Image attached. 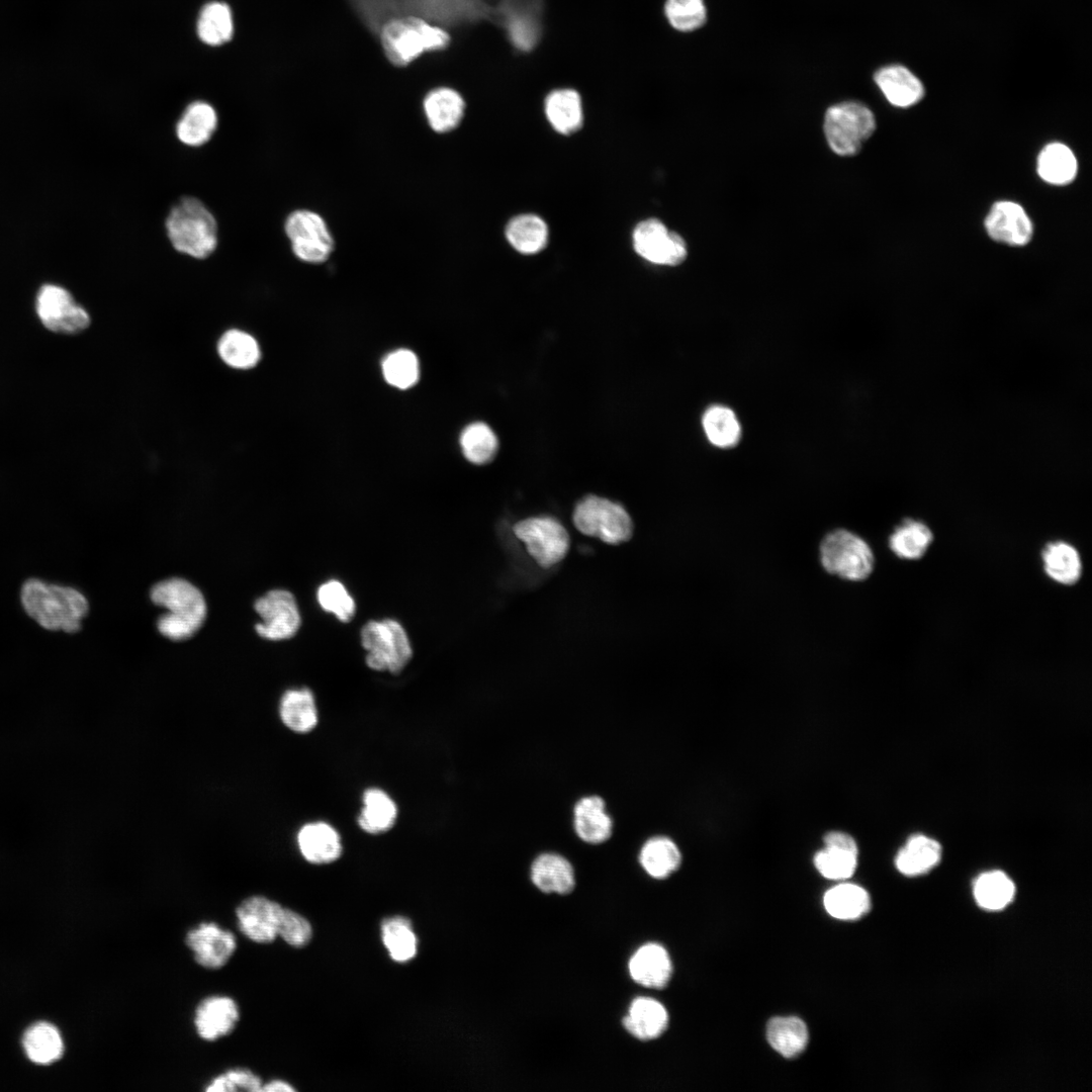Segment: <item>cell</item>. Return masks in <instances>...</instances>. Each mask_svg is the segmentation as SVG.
Wrapping results in <instances>:
<instances>
[{
	"label": "cell",
	"instance_id": "d6a6232c",
	"mask_svg": "<svg viewBox=\"0 0 1092 1092\" xmlns=\"http://www.w3.org/2000/svg\"><path fill=\"white\" fill-rule=\"evenodd\" d=\"M363 807L358 816L359 827L370 834L388 831L397 818V807L390 796L381 789H367L362 798Z\"/></svg>",
	"mask_w": 1092,
	"mask_h": 1092
},
{
	"label": "cell",
	"instance_id": "ee69618b",
	"mask_svg": "<svg viewBox=\"0 0 1092 1092\" xmlns=\"http://www.w3.org/2000/svg\"><path fill=\"white\" fill-rule=\"evenodd\" d=\"M382 940L395 962L404 963L416 956L417 937L411 922L404 917L396 916L383 922Z\"/></svg>",
	"mask_w": 1092,
	"mask_h": 1092
},
{
	"label": "cell",
	"instance_id": "b9f144b4",
	"mask_svg": "<svg viewBox=\"0 0 1092 1092\" xmlns=\"http://www.w3.org/2000/svg\"><path fill=\"white\" fill-rule=\"evenodd\" d=\"M858 849L824 845L813 861L819 874L832 881H846L857 868Z\"/></svg>",
	"mask_w": 1092,
	"mask_h": 1092
},
{
	"label": "cell",
	"instance_id": "836d02e7",
	"mask_svg": "<svg viewBox=\"0 0 1092 1092\" xmlns=\"http://www.w3.org/2000/svg\"><path fill=\"white\" fill-rule=\"evenodd\" d=\"M1077 171V159L1064 144L1051 143L1037 157V173L1049 184L1067 185L1075 179Z\"/></svg>",
	"mask_w": 1092,
	"mask_h": 1092
},
{
	"label": "cell",
	"instance_id": "ba28073f",
	"mask_svg": "<svg viewBox=\"0 0 1092 1092\" xmlns=\"http://www.w3.org/2000/svg\"><path fill=\"white\" fill-rule=\"evenodd\" d=\"M572 522L581 534L611 545L628 541L633 533L627 511L620 504L597 495H587L576 504Z\"/></svg>",
	"mask_w": 1092,
	"mask_h": 1092
},
{
	"label": "cell",
	"instance_id": "bcb514c9",
	"mask_svg": "<svg viewBox=\"0 0 1092 1092\" xmlns=\"http://www.w3.org/2000/svg\"><path fill=\"white\" fill-rule=\"evenodd\" d=\"M316 599L323 610L342 622H349L355 615V601L339 580L330 579L322 583L317 588Z\"/></svg>",
	"mask_w": 1092,
	"mask_h": 1092
},
{
	"label": "cell",
	"instance_id": "2e32d148",
	"mask_svg": "<svg viewBox=\"0 0 1092 1092\" xmlns=\"http://www.w3.org/2000/svg\"><path fill=\"white\" fill-rule=\"evenodd\" d=\"M241 1018L238 1002L228 995H209L195 1007L193 1025L204 1041L213 1042L230 1035Z\"/></svg>",
	"mask_w": 1092,
	"mask_h": 1092
},
{
	"label": "cell",
	"instance_id": "7a4b0ae2",
	"mask_svg": "<svg viewBox=\"0 0 1092 1092\" xmlns=\"http://www.w3.org/2000/svg\"><path fill=\"white\" fill-rule=\"evenodd\" d=\"M165 230L173 249L193 259H205L217 248L216 218L194 196H184L172 206L165 220Z\"/></svg>",
	"mask_w": 1092,
	"mask_h": 1092
},
{
	"label": "cell",
	"instance_id": "4dcf8cb0",
	"mask_svg": "<svg viewBox=\"0 0 1092 1092\" xmlns=\"http://www.w3.org/2000/svg\"><path fill=\"white\" fill-rule=\"evenodd\" d=\"M283 724L296 733H307L317 724L318 715L312 692L307 688L286 691L279 705Z\"/></svg>",
	"mask_w": 1092,
	"mask_h": 1092
},
{
	"label": "cell",
	"instance_id": "60d3db41",
	"mask_svg": "<svg viewBox=\"0 0 1092 1092\" xmlns=\"http://www.w3.org/2000/svg\"><path fill=\"white\" fill-rule=\"evenodd\" d=\"M233 29L232 12L226 4L211 2L201 9L197 32L205 43L218 46L230 40Z\"/></svg>",
	"mask_w": 1092,
	"mask_h": 1092
},
{
	"label": "cell",
	"instance_id": "83f0119b",
	"mask_svg": "<svg viewBox=\"0 0 1092 1092\" xmlns=\"http://www.w3.org/2000/svg\"><path fill=\"white\" fill-rule=\"evenodd\" d=\"M823 905L833 918L856 920L870 911L871 898L862 887L842 881L824 894Z\"/></svg>",
	"mask_w": 1092,
	"mask_h": 1092
},
{
	"label": "cell",
	"instance_id": "9c48e42d",
	"mask_svg": "<svg viewBox=\"0 0 1092 1092\" xmlns=\"http://www.w3.org/2000/svg\"><path fill=\"white\" fill-rule=\"evenodd\" d=\"M529 555L542 567L559 563L567 554L570 539L564 526L549 516L519 521L513 528Z\"/></svg>",
	"mask_w": 1092,
	"mask_h": 1092
},
{
	"label": "cell",
	"instance_id": "d4e9b609",
	"mask_svg": "<svg viewBox=\"0 0 1092 1092\" xmlns=\"http://www.w3.org/2000/svg\"><path fill=\"white\" fill-rule=\"evenodd\" d=\"M218 116L207 102L190 103L175 125L179 142L188 147H201L208 143L217 129Z\"/></svg>",
	"mask_w": 1092,
	"mask_h": 1092
},
{
	"label": "cell",
	"instance_id": "ab89813d",
	"mask_svg": "<svg viewBox=\"0 0 1092 1092\" xmlns=\"http://www.w3.org/2000/svg\"><path fill=\"white\" fill-rule=\"evenodd\" d=\"M702 424L708 440L717 447H732L740 438L739 422L729 407L723 405L709 407L703 416Z\"/></svg>",
	"mask_w": 1092,
	"mask_h": 1092
},
{
	"label": "cell",
	"instance_id": "52a82bcc",
	"mask_svg": "<svg viewBox=\"0 0 1092 1092\" xmlns=\"http://www.w3.org/2000/svg\"><path fill=\"white\" fill-rule=\"evenodd\" d=\"M875 128L874 113L859 102L838 103L829 107L825 113V138L830 149L839 156L857 154Z\"/></svg>",
	"mask_w": 1092,
	"mask_h": 1092
},
{
	"label": "cell",
	"instance_id": "3957f363",
	"mask_svg": "<svg viewBox=\"0 0 1092 1092\" xmlns=\"http://www.w3.org/2000/svg\"><path fill=\"white\" fill-rule=\"evenodd\" d=\"M151 600L167 612L157 621L159 632L172 640L191 637L206 616V603L201 592L183 578L173 577L156 583Z\"/></svg>",
	"mask_w": 1092,
	"mask_h": 1092
},
{
	"label": "cell",
	"instance_id": "30bf717a",
	"mask_svg": "<svg viewBox=\"0 0 1092 1092\" xmlns=\"http://www.w3.org/2000/svg\"><path fill=\"white\" fill-rule=\"evenodd\" d=\"M35 311L43 327L57 334H79L91 323L89 312L75 300L72 293L55 283L39 287Z\"/></svg>",
	"mask_w": 1092,
	"mask_h": 1092
},
{
	"label": "cell",
	"instance_id": "cb8c5ba5",
	"mask_svg": "<svg viewBox=\"0 0 1092 1092\" xmlns=\"http://www.w3.org/2000/svg\"><path fill=\"white\" fill-rule=\"evenodd\" d=\"M623 1024L634 1037L640 1040H651L660 1036L667 1028L668 1014L657 1000L638 997L632 1001Z\"/></svg>",
	"mask_w": 1092,
	"mask_h": 1092
},
{
	"label": "cell",
	"instance_id": "74e56055",
	"mask_svg": "<svg viewBox=\"0 0 1092 1092\" xmlns=\"http://www.w3.org/2000/svg\"><path fill=\"white\" fill-rule=\"evenodd\" d=\"M23 1048L29 1060L39 1065L56 1062L64 1053L59 1030L48 1022H37L25 1031Z\"/></svg>",
	"mask_w": 1092,
	"mask_h": 1092
},
{
	"label": "cell",
	"instance_id": "ac0fdd59",
	"mask_svg": "<svg viewBox=\"0 0 1092 1092\" xmlns=\"http://www.w3.org/2000/svg\"><path fill=\"white\" fill-rule=\"evenodd\" d=\"M631 978L646 988H664L672 974V964L666 949L657 943L639 947L629 962Z\"/></svg>",
	"mask_w": 1092,
	"mask_h": 1092
},
{
	"label": "cell",
	"instance_id": "7402d4cb",
	"mask_svg": "<svg viewBox=\"0 0 1092 1092\" xmlns=\"http://www.w3.org/2000/svg\"><path fill=\"white\" fill-rule=\"evenodd\" d=\"M532 883L543 893L567 895L574 890L572 864L558 853L546 852L537 856L530 871Z\"/></svg>",
	"mask_w": 1092,
	"mask_h": 1092
},
{
	"label": "cell",
	"instance_id": "484cf974",
	"mask_svg": "<svg viewBox=\"0 0 1092 1092\" xmlns=\"http://www.w3.org/2000/svg\"><path fill=\"white\" fill-rule=\"evenodd\" d=\"M941 853L938 841L923 834H914L898 851L895 866L905 876H920L939 862Z\"/></svg>",
	"mask_w": 1092,
	"mask_h": 1092
},
{
	"label": "cell",
	"instance_id": "ffe728a7",
	"mask_svg": "<svg viewBox=\"0 0 1092 1092\" xmlns=\"http://www.w3.org/2000/svg\"><path fill=\"white\" fill-rule=\"evenodd\" d=\"M573 826L576 835L586 843L607 841L613 834V820L604 799L593 795L578 800L573 809Z\"/></svg>",
	"mask_w": 1092,
	"mask_h": 1092
},
{
	"label": "cell",
	"instance_id": "44dd1931",
	"mask_svg": "<svg viewBox=\"0 0 1092 1092\" xmlns=\"http://www.w3.org/2000/svg\"><path fill=\"white\" fill-rule=\"evenodd\" d=\"M875 82L886 99L894 106L907 108L924 96L921 81L906 67L890 65L875 74Z\"/></svg>",
	"mask_w": 1092,
	"mask_h": 1092
},
{
	"label": "cell",
	"instance_id": "e0dca14e",
	"mask_svg": "<svg viewBox=\"0 0 1092 1092\" xmlns=\"http://www.w3.org/2000/svg\"><path fill=\"white\" fill-rule=\"evenodd\" d=\"M985 229L991 239L1009 246H1024L1033 235L1032 222L1024 208L1013 201H997L985 218Z\"/></svg>",
	"mask_w": 1092,
	"mask_h": 1092
},
{
	"label": "cell",
	"instance_id": "c3c4849f",
	"mask_svg": "<svg viewBox=\"0 0 1092 1092\" xmlns=\"http://www.w3.org/2000/svg\"><path fill=\"white\" fill-rule=\"evenodd\" d=\"M263 1081L248 1068H232L213 1077L206 1085V1092H261Z\"/></svg>",
	"mask_w": 1092,
	"mask_h": 1092
},
{
	"label": "cell",
	"instance_id": "603a6c76",
	"mask_svg": "<svg viewBox=\"0 0 1092 1092\" xmlns=\"http://www.w3.org/2000/svg\"><path fill=\"white\" fill-rule=\"evenodd\" d=\"M423 107L432 129L444 133L460 124L464 115L465 101L455 89L438 87L427 93Z\"/></svg>",
	"mask_w": 1092,
	"mask_h": 1092
},
{
	"label": "cell",
	"instance_id": "d590c367",
	"mask_svg": "<svg viewBox=\"0 0 1092 1092\" xmlns=\"http://www.w3.org/2000/svg\"><path fill=\"white\" fill-rule=\"evenodd\" d=\"M506 237L517 252L533 255L546 247L549 231L541 217L535 214H521L509 221Z\"/></svg>",
	"mask_w": 1092,
	"mask_h": 1092
},
{
	"label": "cell",
	"instance_id": "8992f818",
	"mask_svg": "<svg viewBox=\"0 0 1092 1092\" xmlns=\"http://www.w3.org/2000/svg\"><path fill=\"white\" fill-rule=\"evenodd\" d=\"M366 664L373 670L400 672L413 656L406 631L393 619L371 620L361 629Z\"/></svg>",
	"mask_w": 1092,
	"mask_h": 1092
},
{
	"label": "cell",
	"instance_id": "4316f807",
	"mask_svg": "<svg viewBox=\"0 0 1092 1092\" xmlns=\"http://www.w3.org/2000/svg\"><path fill=\"white\" fill-rule=\"evenodd\" d=\"M545 113L557 132L564 135L576 132L583 122L580 95L573 89L552 91L545 100Z\"/></svg>",
	"mask_w": 1092,
	"mask_h": 1092
},
{
	"label": "cell",
	"instance_id": "f6af8a7d",
	"mask_svg": "<svg viewBox=\"0 0 1092 1092\" xmlns=\"http://www.w3.org/2000/svg\"><path fill=\"white\" fill-rule=\"evenodd\" d=\"M383 377L399 389L414 386L420 377V364L414 352L399 349L389 353L382 362Z\"/></svg>",
	"mask_w": 1092,
	"mask_h": 1092
},
{
	"label": "cell",
	"instance_id": "7dc6e473",
	"mask_svg": "<svg viewBox=\"0 0 1092 1092\" xmlns=\"http://www.w3.org/2000/svg\"><path fill=\"white\" fill-rule=\"evenodd\" d=\"M664 12L671 26L680 31L694 30L706 19L703 0H666Z\"/></svg>",
	"mask_w": 1092,
	"mask_h": 1092
},
{
	"label": "cell",
	"instance_id": "7bdbcfd3",
	"mask_svg": "<svg viewBox=\"0 0 1092 1092\" xmlns=\"http://www.w3.org/2000/svg\"><path fill=\"white\" fill-rule=\"evenodd\" d=\"M460 447L469 462L481 465L493 459L497 450V439L490 427L476 422L462 431Z\"/></svg>",
	"mask_w": 1092,
	"mask_h": 1092
},
{
	"label": "cell",
	"instance_id": "6da1fadb",
	"mask_svg": "<svg viewBox=\"0 0 1092 1092\" xmlns=\"http://www.w3.org/2000/svg\"><path fill=\"white\" fill-rule=\"evenodd\" d=\"M19 601L27 617L51 632H78L89 611L88 600L78 588L36 577L22 582Z\"/></svg>",
	"mask_w": 1092,
	"mask_h": 1092
},
{
	"label": "cell",
	"instance_id": "5b68a950",
	"mask_svg": "<svg viewBox=\"0 0 1092 1092\" xmlns=\"http://www.w3.org/2000/svg\"><path fill=\"white\" fill-rule=\"evenodd\" d=\"M819 558L826 572L850 581L868 578L875 564L870 545L846 529H835L823 537Z\"/></svg>",
	"mask_w": 1092,
	"mask_h": 1092
},
{
	"label": "cell",
	"instance_id": "e575fe53",
	"mask_svg": "<svg viewBox=\"0 0 1092 1092\" xmlns=\"http://www.w3.org/2000/svg\"><path fill=\"white\" fill-rule=\"evenodd\" d=\"M1045 573L1055 581L1071 585L1082 574V561L1077 549L1064 541L1051 542L1042 550Z\"/></svg>",
	"mask_w": 1092,
	"mask_h": 1092
},
{
	"label": "cell",
	"instance_id": "f1b7e54d",
	"mask_svg": "<svg viewBox=\"0 0 1092 1092\" xmlns=\"http://www.w3.org/2000/svg\"><path fill=\"white\" fill-rule=\"evenodd\" d=\"M216 349L221 361L237 370L253 369L262 357L257 339L240 329L225 331L220 336Z\"/></svg>",
	"mask_w": 1092,
	"mask_h": 1092
},
{
	"label": "cell",
	"instance_id": "8fae6325",
	"mask_svg": "<svg viewBox=\"0 0 1092 1092\" xmlns=\"http://www.w3.org/2000/svg\"><path fill=\"white\" fill-rule=\"evenodd\" d=\"M284 232L294 256L302 262H325L334 249V241L324 218L307 209L292 211L285 219Z\"/></svg>",
	"mask_w": 1092,
	"mask_h": 1092
},
{
	"label": "cell",
	"instance_id": "f546056e",
	"mask_svg": "<svg viewBox=\"0 0 1092 1092\" xmlns=\"http://www.w3.org/2000/svg\"><path fill=\"white\" fill-rule=\"evenodd\" d=\"M639 862L650 877L664 880L679 869L681 853L671 838L662 835L653 836L642 845Z\"/></svg>",
	"mask_w": 1092,
	"mask_h": 1092
},
{
	"label": "cell",
	"instance_id": "7c38bea8",
	"mask_svg": "<svg viewBox=\"0 0 1092 1092\" xmlns=\"http://www.w3.org/2000/svg\"><path fill=\"white\" fill-rule=\"evenodd\" d=\"M635 252L646 261L656 265L676 266L688 255V246L682 237L669 231L657 218H648L639 222L632 236Z\"/></svg>",
	"mask_w": 1092,
	"mask_h": 1092
},
{
	"label": "cell",
	"instance_id": "277c9868",
	"mask_svg": "<svg viewBox=\"0 0 1092 1092\" xmlns=\"http://www.w3.org/2000/svg\"><path fill=\"white\" fill-rule=\"evenodd\" d=\"M380 40L389 62L403 67L424 53L445 50L451 36L422 18L406 16L388 20L381 28Z\"/></svg>",
	"mask_w": 1092,
	"mask_h": 1092
},
{
	"label": "cell",
	"instance_id": "f907efd6",
	"mask_svg": "<svg viewBox=\"0 0 1092 1092\" xmlns=\"http://www.w3.org/2000/svg\"><path fill=\"white\" fill-rule=\"evenodd\" d=\"M295 1089L287 1082L273 1079L263 1083L261 1092H293Z\"/></svg>",
	"mask_w": 1092,
	"mask_h": 1092
},
{
	"label": "cell",
	"instance_id": "8d00e7d4",
	"mask_svg": "<svg viewBox=\"0 0 1092 1092\" xmlns=\"http://www.w3.org/2000/svg\"><path fill=\"white\" fill-rule=\"evenodd\" d=\"M932 540L933 534L927 525L906 519L892 532L889 547L899 558L915 560L925 554Z\"/></svg>",
	"mask_w": 1092,
	"mask_h": 1092
},
{
	"label": "cell",
	"instance_id": "9a60e30c",
	"mask_svg": "<svg viewBox=\"0 0 1092 1092\" xmlns=\"http://www.w3.org/2000/svg\"><path fill=\"white\" fill-rule=\"evenodd\" d=\"M284 908L277 902L261 895L244 899L236 908L237 926L249 940L268 944L278 937Z\"/></svg>",
	"mask_w": 1092,
	"mask_h": 1092
},
{
	"label": "cell",
	"instance_id": "681fc988",
	"mask_svg": "<svg viewBox=\"0 0 1092 1092\" xmlns=\"http://www.w3.org/2000/svg\"><path fill=\"white\" fill-rule=\"evenodd\" d=\"M311 935L312 928L307 919L295 911L284 908L278 936L290 946L302 947L309 942Z\"/></svg>",
	"mask_w": 1092,
	"mask_h": 1092
},
{
	"label": "cell",
	"instance_id": "4fadbf2b",
	"mask_svg": "<svg viewBox=\"0 0 1092 1092\" xmlns=\"http://www.w3.org/2000/svg\"><path fill=\"white\" fill-rule=\"evenodd\" d=\"M262 621L256 624L257 633L269 640H284L298 631L301 618L294 596L286 589H272L254 605Z\"/></svg>",
	"mask_w": 1092,
	"mask_h": 1092
},
{
	"label": "cell",
	"instance_id": "5bb4252c",
	"mask_svg": "<svg viewBox=\"0 0 1092 1092\" xmlns=\"http://www.w3.org/2000/svg\"><path fill=\"white\" fill-rule=\"evenodd\" d=\"M185 944L201 968L216 971L223 968L236 952L235 933L214 921H202L190 928Z\"/></svg>",
	"mask_w": 1092,
	"mask_h": 1092
},
{
	"label": "cell",
	"instance_id": "d6986e66",
	"mask_svg": "<svg viewBox=\"0 0 1092 1092\" xmlns=\"http://www.w3.org/2000/svg\"><path fill=\"white\" fill-rule=\"evenodd\" d=\"M297 845L304 859L314 864L337 860L343 849L339 832L323 821L303 825L297 833Z\"/></svg>",
	"mask_w": 1092,
	"mask_h": 1092
},
{
	"label": "cell",
	"instance_id": "f35d334b",
	"mask_svg": "<svg viewBox=\"0 0 1092 1092\" xmlns=\"http://www.w3.org/2000/svg\"><path fill=\"white\" fill-rule=\"evenodd\" d=\"M1014 894V883L1001 871L983 873L974 883L975 900L986 910L997 911L1005 908L1013 900Z\"/></svg>",
	"mask_w": 1092,
	"mask_h": 1092
},
{
	"label": "cell",
	"instance_id": "1f68e13d",
	"mask_svg": "<svg viewBox=\"0 0 1092 1092\" xmlns=\"http://www.w3.org/2000/svg\"><path fill=\"white\" fill-rule=\"evenodd\" d=\"M766 1039L778 1054L792 1059L805 1051L809 1032L802 1019L795 1016H778L767 1023Z\"/></svg>",
	"mask_w": 1092,
	"mask_h": 1092
}]
</instances>
